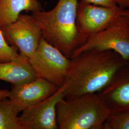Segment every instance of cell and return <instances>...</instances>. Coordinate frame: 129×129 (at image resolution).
<instances>
[{
    "label": "cell",
    "mask_w": 129,
    "mask_h": 129,
    "mask_svg": "<svg viewBox=\"0 0 129 129\" xmlns=\"http://www.w3.org/2000/svg\"><path fill=\"white\" fill-rule=\"evenodd\" d=\"M80 2L85 4L110 8H116L118 7L115 0H80Z\"/></svg>",
    "instance_id": "2e32d148"
},
{
    "label": "cell",
    "mask_w": 129,
    "mask_h": 129,
    "mask_svg": "<svg viewBox=\"0 0 129 129\" xmlns=\"http://www.w3.org/2000/svg\"><path fill=\"white\" fill-rule=\"evenodd\" d=\"M18 48L9 45L5 39L0 28V62H7L17 58Z\"/></svg>",
    "instance_id": "9a60e30c"
},
{
    "label": "cell",
    "mask_w": 129,
    "mask_h": 129,
    "mask_svg": "<svg viewBox=\"0 0 129 129\" xmlns=\"http://www.w3.org/2000/svg\"><path fill=\"white\" fill-rule=\"evenodd\" d=\"M97 93L111 114L129 112V61Z\"/></svg>",
    "instance_id": "30bf717a"
},
{
    "label": "cell",
    "mask_w": 129,
    "mask_h": 129,
    "mask_svg": "<svg viewBox=\"0 0 129 129\" xmlns=\"http://www.w3.org/2000/svg\"><path fill=\"white\" fill-rule=\"evenodd\" d=\"M102 129H129V112L111 113Z\"/></svg>",
    "instance_id": "5bb4252c"
},
{
    "label": "cell",
    "mask_w": 129,
    "mask_h": 129,
    "mask_svg": "<svg viewBox=\"0 0 129 129\" xmlns=\"http://www.w3.org/2000/svg\"><path fill=\"white\" fill-rule=\"evenodd\" d=\"M110 50L129 61V23L120 14L106 28L89 37L77 48L70 58L84 51Z\"/></svg>",
    "instance_id": "277c9868"
},
{
    "label": "cell",
    "mask_w": 129,
    "mask_h": 129,
    "mask_svg": "<svg viewBox=\"0 0 129 129\" xmlns=\"http://www.w3.org/2000/svg\"><path fill=\"white\" fill-rule=\"evenodd\" d=\"M37 77L61 87L69 71L71 59L42 37L36 51L28 58Z\"/></svg>",
    "instance_id": "5b68a950"
},
{
    "label": "cell",
    "mask_w": 129,
    "mask_h": 129,
    "mask_svg": "<svg viewBox=\"0 0 129 129\" xmlns=\"http://www.w3.org/2000/svg\"><path fill=\"white\" fill-rule=\"evenodd\" d=\"M120 14L124 16L129 23V9L121 8L120 11Z\"/></svg>",
    "instance_id": "d6986e66"
},
{
    "label": "cell",
    "mask_w": 129,
    "mask_h": 129,
    "mask_svg": "<svg viewBox=\"0 0 129 129\" xmlns=\"http://www.w3.org/2000/svg\"><path fill=\"white\" fill-rule=\"evenodd\" d=\"M119 7L110 8L83 3L78 4L76 24L78 48L93 35L108 26L120 14Z\"/></svg>",
    "instance_id": "8992f818"
},
{
    "label": "cell",
    "mask_w": 129,
    "mask_h": 129,
    "mask_svg": "<svg viewBox=\"0 0 129 129\" xmlns=\"http://www.w3.org/2000/svg\"><path fill=\"white\" fill-rule=\"evenodd\" d=\"M9 92L7 89H0V100L8 98Z\"/></svg>",
    "instance_id": "ac0fdd59"
},
{
    "label": "cell",
    "mask_w": 129,
    "mask_h": 129,
    "mask_svg": "<svg viewBox=\"0 0 129 129\" xmlns=\"http://www.w3.org/2000/svg\"><path fill=\"white\" fill-rule=\"evenodd\" d=\"M37 78L29 58L21 53L14 60L0 62V80L13 85L28 83Z\"/></svg>",
    "instance_id": "8fae6325"
},
{
    "label": "cell",
    "mask_w": 129,
    "mask_h": 129,
    "mask_svg": "<svg viewBox=\"0 0 129 129\" xmlns=\"http://www.w3.org/2000/svg\"><path fill=\"white\" fill-rule=\"evenodd\" d=\"M18 111L8 98L0 100V129H23Z\"/></svg>",
    "instance_id": "4fadbf2b"
},
{
    "label": "cell",
    "mask_w": 129,
    "mask_h": 129,
    "mask_svg": "<svg viewBox=\"0 0 129 129\" xmlns=\"http://www.w3.org/2000/svg\"><path fill=\"white\" fill-rule=\"evenodd\" d=\"M59 88L46 79L37 77L28 83L13 85L8 98L20 113L51 96Z\"/></svg>",
    "instance_id": "9c48e42d"
},
{
    "label": "cell",
    "mask_w": 129,
    "mask_h": 129,
    "mask_svg": "<svg viewBox=\"0 0 129 129\" xmlns=\"http://www.w3.org/2000/svg\"><path fill=\"white\" fill-rule=\"evenodd\" d=\"M64 98L60 87L51 96L22 111L19 118L23 129H58L56 106Z\"/></svg>",
    "instance_id": "ba28073f"
},
{
    "label": "cell",
    "mask_w": 129,
    "mask_h": 129,
    "mask_svg": "<svg viewBox=\"0 0 129 129\" xmlns=\"http://www.w3.org/2000/svg\"><path fill=\"white\" fill-rule=\"evenodd\" d=\"M0 28L6 42L28 58L36 51L42 37L40 28L32 15L20 14L15 22Z\"/></svg>",
    "instance_id": "52a82bcc"
},
{
    "label": "cell",
    "mask_w": 129,
    "mask_h": 129,
    "mask_svg": "<svg viewBox=\"0 0 129 129\" xmlns=\"http://www.w3.org/2000/svg\"><path fill=\"white\" fill-rule=\"evenodd\" d=\"M60 129H102L111 113L98 93L64 98L56 106Z\"/></svg>",
    "instance_id": "3957f363"
},
{
    "label": "cell",
    "mask_w": 129,
    "mask_h": 129,
    "mask_svg": "<svg viewBox=\"0 0 129 129\" xmlns=\"http://www.w3.org/2000/svg\"><path fill=\"white\" fill-rule=\"evenodd\" d=\"M78 0H59L49 11L33 12L42 37L70 58L78 47L76 24Z\"/></svg>",
    "instance_id": "7a4b0ae2"
},
{
    "label": "cell",
    "mask_w": 129,
    "mask_h": 129,
    "mask_svg": "<svg viewBox=\"0 0 129 129\" xmlns=\"http://www.w3.org/2000/svg\"><path fill=\"white\" fill-rule=\"evenodd\" d=\"M70 59L61 87L64 98L100 92L128 62L114 51L95 49L83 52Z\"/></svg>",
    "instance_id": "6da1fadb"
},
{
    "label": "cell",
    "mask_w": 129,
    "mask_h": 129,
    "mask_svg": "<svg viewBox=\"0 0 129 129\" xmlns=\"http://www.w3.org/2000/svg\"><path fill=\"white\" fill-rule=\"evenodd\" d=\"M38 0H0V28L15 22L21 13L41 11Z\"/></svg>",
    "instance_id": "7c38bea8"
},
{
    "label": "cell",
    "mask_w": 129,
    "mask_h": 129,
    "mask_svg": "<svg viewBox=\"0 0 129 129\" xmlns=\"http://www.w3.org/2000/svg\"><path fill=\"white\" fill-rule=\"evenodd\" d=\"M118 7L122 9H129V0H115Z\"/></svg>",
    "instance_id": "e0dca14e"
}]
</instances>
